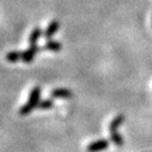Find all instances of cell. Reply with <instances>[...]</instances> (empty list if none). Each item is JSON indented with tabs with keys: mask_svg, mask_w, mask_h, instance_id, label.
<instances>
[{
	"mask_svg": "<svg viewBox=\"0 0 152 152\" xmlns=\"http://www.w3.org/2000/svg\"><path fill=\"white\" fill-rule=\"evenodd\" d=\"M40 95H41V88L39 86H35L30 92L28 102L19 109V114L22 116H26L31 113L35 108L38 107L39 102H40Z\"/></svg>",
	"mask_w": 152,
	"mask_h": 152,
	"instance_id": "cell-1",
	"label": "cell"
},
{
	"mask_svg": "<svg viewBox=\"0 0 152 152\" xmlns=\"http://www.w3.org/2000/svg\"><path fill=\"white\" fill-rule=\"evenodd\" d=\"M125 121V116L123 114H118L112 119V121L109 125V132H110V137L114 145L116 147H121L124 145V138L121 135V133L118 132L119 127L121 126V124Z\"/></svg>",
	"mask_w": 152,
	"mask_h": 152,
	"instance_id": "cell-2",
	"label": "cell"
},
{
	"mask_svg": "<svg viewBox=\"0 0 152 152\" xmlns=\"http://www.w3.org/2000/svg\"><path fill=\"white\" fill-rule=\"evenodd\" d=\"M40 50L41 48H39L37 45H30V47L22 52L21 61H23L24 64H31L32 61H34V58Z\"/></svg>",
	"mask_w": 152,
	"mask_h": 152,
	"instance_id": "cell-3",
	"label": "cell"
},
{
	"mask_svg": "<svg viewBox=\"0 0 152 152\" xmlns=\"http://www.w3.org/2000/svg\"><path fill=\"white\" fill-rule=\"evenodd\" d=\"M108 147H109V142L104 138H102V140H97L90 142L87 147V150L89 152H99L102 150H106Z\"/></svg>",
	"mask_w": 152,
	"mask_h": 152,
	"instance_id": "cell-4",
	"label": "cell"
},
{
	"mask_svg": "<svg viewBox=\"0 0 152 152\" xmlns=\"http://www.w3.org/2000/svg\"><path fill=\"white\" fill-rule=\"evenodd\" d=\"M53 98H72L73 97V91L68 88H56L50 93Z\"/></svg>",
	"mask_w": 152,
	"mask_h": 152,
	"instance_id": "cell-5",
	"label": "cell"
},
{
	"mask_svg": "<svg viewBox=\"0 0 152 152\" xmlns=\"http://www.w3.org/2000/svg\"><path fill=\"white\" fill-rule=\"evenodd\" d=\"M59 28H60V22L57 21V20H52L49 23V26H47V28L43 31V37L45 39H52V37L59 30Z\"/></svg>",
	"mask_w": 152,
	"mask_h": 152,
	"instance_id": "cell-6",
	"label": "cell"
},
{
	"mask_svg": "<svg viewBox=\"0 0 152 152\" xmlns=\"http://www.w3.org/2000/svg\"><path fill=\"white\" fill-rule=\"evenodd\" d=\"M62 45L60 41L54 40V39H48V41L45 43L41 50L42 51H51V52H59L61 50Z\"/></svg>",
	"mask_w": 152,
	"mask_h": 152,
	"instance_id": "cell-7",
	"label": "cell"
},
{
	"mask_svg": "<svg viewBox=\"0 0 152 152\" xmlns=\"http://www.w3.org/2000/svg\"><path fill=\"white\" fill-rule=\"evenodd\" d=\"M42 34H43L42 30L39 26L34 28L32 30L30 36H28V42H30V45H37V41L39 40V38L41 37Z\"/></svg>",
	"mask_w": 152,
	"mask_h": 152,
	"instance_id": "cell-8",
	"label": "cell"
},
{
	"mask_svg": "<svg viewBox=\"0 0 152 152\" xmlns=\"http://www.w3.org/2000/svg\"><path fill=\"white\" fill-rule=\"evenodd\" d=\"M21 57H22V52H19V51H11V52L7 53L5 59H7V62L15 64V62H18L19 60H21Z\"/></svg>",
	"mask_w": 152,
	"mask_h": 152,
	"instance_id": "cell-9",
	"label": "cell"
},
{
	"mask_svg": "<svg viewBox=\"0 0 152 152\" xmlns=\"http://www.w3.org/2000/svg\"><path fill=\"white\" fill-rule=\"evenodd\" d=\"M54 106V102L51 98H45V99H42L39 102V104H38V108L41 110H48L53 108Z\"/></svg>",
	"mask_w": 152,
	"mask_h": 152,
	"instance_id": "cell-10",
	"label": "cell"
}]
</instances>
